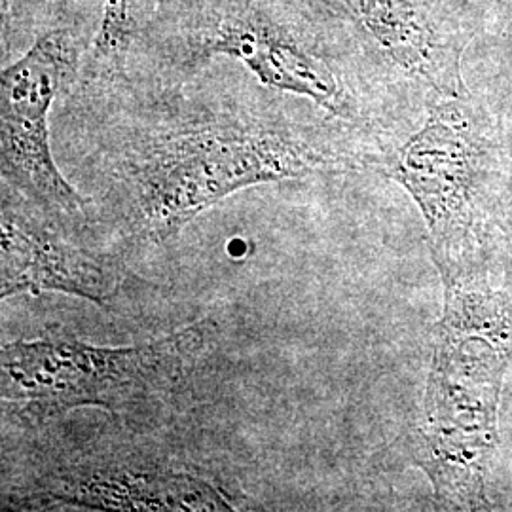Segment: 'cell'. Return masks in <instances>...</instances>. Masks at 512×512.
Here are the masks:
<instances>
[{"mask_svg":"<svg viewBox=\"0 0 512 512\" xmlns=\"http://www.w3.org/2000/svg\"><path fill=\"white\" fill-rule=\"evenodd\" d=\"M327 164L289 129L211 118L156 129L128 145L114 190L129 230L162 243L239 190L302 179Z\"/></svg>","mask_w":512,"mask_h":512,"instance_id":"cell-1","label":"cell"},{"mask_svg":"<svg viewBox=\"0 0 512 512\" xmlns=\"http://www.w3.org/2000/svg\"><path fill=\"white\" fill-rule=\"evenodd\" d=\"M198 321L158 340L126 348L80 342L52 330L0 349V397L21 423L42 425L74 408H103L128 421H147L171 403L209 340Z\"/></svg>","mask_w":512,"mask_h":512,"instance_id":"cell-2","label":"cell"},{"mask_svg":"<svg viewBox=\"0 0 512 512\" xmlns=\"http://www.w3.org/2000/svg\"><path fill=\"white\" fill-rule=\"evenodd\" d=\"M76 63V38L57 27L38 35L0 76L2 194L69 226L82 224L86 203L55 164L48 114Z\"/></svg>","mask_w":512,"mask_h":512,"instance_id":"cell-3","label":"cell"},{"mask_svg":"<svg viewBox=\"0 0 512 512\" xmlns=\"http://www.w3.org/2000/svg\"><path fill=\"white\" fill-rule=\"evenodd\" d=\"M190 63L238 61L275 92L304 97L334 116H351V95L317 40L266 0H222L186 40Z\"/></svg>","mask_w":512,"mask_h":512,"instance_id":"cell-4","label":"cell"},{"mask_svg":"<svg viewBox=\"0 0 512 512\" xmlns=\"http://www.w3.org/2000/svg\"><path fill=\"white\" fill-rule=\"evenodd\" d=\"M12 503L19 509L211 512L241 509V495L194 465L103 454L52 467Z\"/></svg>","mask_w":512,"mask_h":512,"instance_id":"cell-5","label":"cell"},{"mask_svg":"<svg viewBox=\"0 0 512 512\" xmlns=\"http://www.w3.org/2000/svg\"><path fill=\"white\" fill-rule=\"evenodd\" d=\"M0 228L2 300L63 293L109 306L126 281L116 260L76 243L69 224L8 194H2Z\"/></svg>","mask_w":512,"mask_h":512,"instance_id":"cell-6","label":"cell"},{"mask_svg":"<svg viewBox=\"0 0 512 512\" xmlns=\"http://www.w3.org/2000/svg\"><path fill=\"white\" fill-rule=\"evenodd\" d=\"M349 8L385 54L403 71L442 92L459 86V54L418 0H348Z\"/></svg>","mask_w":512,"mask_h":512,"instance_id":"cell-7","label":"cell"},{"mask_svg":"<svg viewBox=\"0 0 512 512\" xmlns=\"http://www.w3.org/2000/svg\"><path fill=\"white\" fill-rule=\"evenodd\" d=\"M465 171L467 148L458 129L448 118L433 116L401 150L391 173L412 192L439 234L463 194Z\"/></svg>","mask_w":512,"mask_h":512,"instance_id":"cell-8","label":"cell"},{"mask_svg":"<svg viewBox=\"0 0 512 512\" xmlns=\"http://www.w3.org/2000/svg\"><path fill=\"white\" fill-rule=\"evenodd\" d=\"M147 0H105L99 33L93 42L97 61H118L139 37Z\"/></svg>","mask_w":512,"mask_h":512,"instance_id":"cell-9","label":"cell"}]
</instances>
